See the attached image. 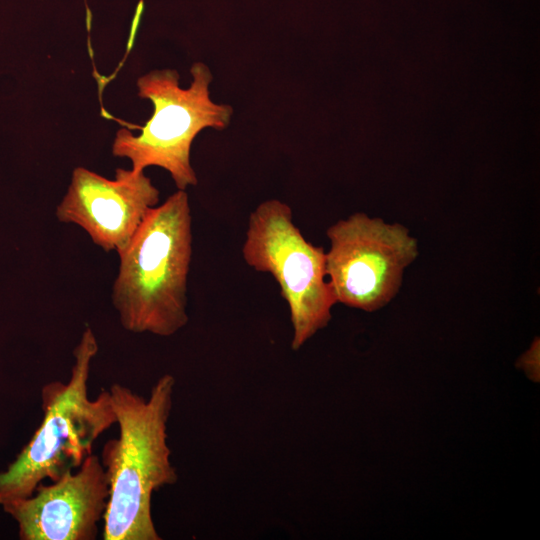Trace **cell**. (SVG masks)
Instances as JSON below:
<instances>
[{
  "mask_svg": "<svg viewBox=\"0 0 540 540\" xmlns=\"http://www.w3.org/2000/svg\"><path fill=\"white\" fill-rule=\"evenodd\" d=\"M326 235V276L337 303L366 312L398 294L405 269L419 254L417 239L405 226L362 212L334 223Z\"/></svg>",
  "mask_w": 540,
  "mask_h": 540,
  "instance_id": "obj_6",
  "label": "cell"
},
{
  "mask_svg": "<svg viewBox=\"0 0 540 540\" xmlns=\"http://www.w3.org/2000/svg\"><path fill=\"white\" fill-rule=\"evenodd\" d=\"M192 82L183 89L173 69L153 70L138 78V95L153 104V114L133 135L126 128L117 131L112 154L128 158L135 172L157 166L171 175L178 190L198 183L190 162L191 145L205 128L222 130L231 120L230 105L213 102L209 86L213 79L207 65L195 62Z\"/></svg>",
  "mask_w": 540,
  "mask_h": 540,
  "instance_id": "obj_4",
  "label": "cell"
},
{
  "mask_svg": "<svg viewBox=\"0 0 540 540\" xmlns=\"http://www.w3.org/2000/svg\"><path fill=\"white\" fill-rule=\"evenodd\" d=\"M120 265L112 302L122 327L168 337L188 322L187 280L192 257L188 195L177 190L149 210Z\"/></svg>",
  "mask_w": 540,
  "mask_h": 540,
  "instance_id": "obj_2",
  "label": "cell"
},
{
  "mask_svg": "<svg viewBox=\"0 0 540 540\" xmlns=\"http://www.w3.org/2000/svg\"><path fill=\"white\" fill-rule=\"evenodd\" d=\"M517 366L523 369L533 381H539V339L518 359Z\"/></svg>",
  "mask_w": 540,
  "mask_h": 540,
  "instance_id": "obj_9",
  "label": "cell"
},
{
  "mask_svg": "<svg viewBox=\"0 0 540 540\" xmlns=\"http://www.w3.org/2000/svg\"><path fill=\"white\" fill-rule=\"evenodd\" d=\"M175 378L161 376L148 398L114 383L111 402L119 436L107 441L101 463L109 482V498L103 518L104 540H160L151 513L154 491L176 483L170 461L167 423Z\"/></svg>",
  "mask_w": 540,
  "mask_h": 540,
  "instance_id": "obj_1",
  "label": "cell"
},
{
  "mask_svg": "<svg viewBox=\"0 0 540 540\" xmlns=\"http://www.w3.org/2000/svg\"><path fill=\"white\" fill-rule=\"evenodd\" d=\"M98 349L93 330L86 327L73 350L69 380L42 387V421L14 461L0 472V506L31 496L46 479L54 482L78 469L92 454L95 441L116 424L109 390L94 399L88 396Z\"/></svg>",
  "mask_w": 540,
  "mask_h": 540,
  "instance_id": "obj_3",
  "label": "cell"
},
{
  "mask_svg": "<svg viewBox=\"0 0 540 540\" xmlns=\"http://www.w3.org/2000/svg\"><path fill=\"white\" fill-rule=\"evenodd\" d=\"M160 192L144 171L118 168L107 179L84 167L72 172L67 192L56 208L62 223L81 227L104 251L120 254L130 243Z\"/></svg>",
  "mask_w": 540,
  "mask_h": 540,
  "instance_id": "obj_7",
  "label": "cell"
},
{
  "mask_svg": "<svg viewBox=\"0 0 540 540\" xmlns=\"http://www.w3.org/2000/svg\"><path fill=\"white\" fill-rule=\"evenodd\" d=\"M242 255L247 265L271 274L278 283L290 310L293 350L328 325L337 301L326 280L325 251L305 239L288 204L269 199L256 207Z\"/></svg>",
  "mask_w": 540,
  "mask_h": 540,
  "instance_id": "obj_5",
  "label": "cell"
},
{
  "mask_svg": "<svg viewBox=\"0 0 540 540\" xmlns=\"http://www.w3.org/2000/svg\"><path fill=\"white\" fill-rule=\"evenodd\" d=\"M100 457L90 454L52 484L40 483L29 497L2 505L21 540H95L109 498Z\"/></svg>",
  "mask_w": 540,
  "mask_h": 540,
  "instance_id": "obj_8",
  "label": "cell"
}]
</instances>
